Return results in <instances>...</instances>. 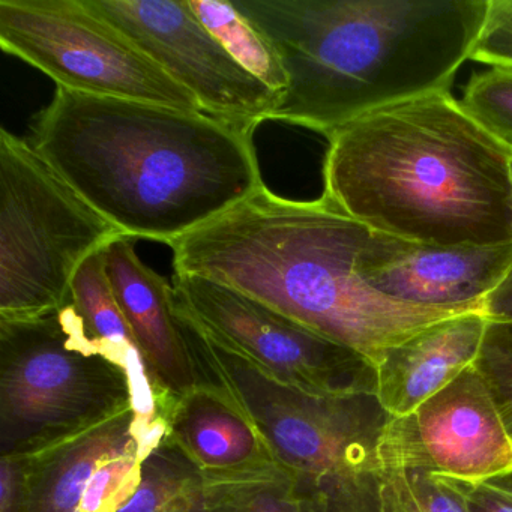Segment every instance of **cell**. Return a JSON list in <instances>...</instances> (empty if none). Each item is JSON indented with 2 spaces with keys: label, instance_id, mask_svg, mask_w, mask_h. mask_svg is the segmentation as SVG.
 Returning a JSON list of instances; mask_svg holds the SVG:
<instances>
[{
  "label": "cell",
  "instance_id": "cell-21",
  "mask_svg": "<svg viewBox=\"0 0 512 512\" xmlns=\"http://www.w3.org/2000/svg\"><path fill=\"white\" fill-rule=\"evenodd\" d=\"M382 512H467L466 488L418 470H385Z\"/></svg>",
  "mask_w": 512,
  "mask_h": 512
},
{
  "label": "cell",
  "instance_id": "cell-12",
  "mask_svg": "<svg viewBox=\"0 0 512 512\" xmlns=\"http://www.w3.org/2000/svg\"><path fill=\"white\" fill-rule=\"evenodd\" d=\"M511 269L512 242L436 247L373 230L358 263L362 280L377 292L431 307L484 308Z\"/></svg>",
  "mask_w": 512,
  "mask_h": 512
},
{
  "label": "cell",
  "instance_id": "cell-25",
  "mask_svg": "<svg viewBox=\"0 0 512 512\" xmlns=\"http://www.w3.org/2000/svg\"><path fill=\"white\" fill-rule=\"evenodd\" d=\"M464 488L467 512H512V473Z\"/></svg>",
  "mask_w": 512,
  "mask_h": 512
},
{
  "label": "cell",
  "instance_id": "cell-4",
  "mask_svg": "<svg viewBox=\"0 0 512 512\" xmlns=\"http://www.w3.org/2000/svg\"><path fill=\"white\" fill-rule=\"evenodd\" d=\"M289 77L271 121L331 137L362 116L449 91L488 0H236Z\"/></svg>",
  "mask_w": 512,
  "mask_h": 512
},
{
  "label": "cell",
  "instance_id": "cell-22",
  "mask_svg": "<svg viewBox=\"0 0 512 512\" xmlns=\"http://www.w3.org/2000/svg\"><path fill=\"white\" fill-rule=\"evenodd\" d=\"M463 109L512 151V68L493 67L472 77L463 100Z\"/></svg>",
  "mask_w": 512,
  "mask_h": 512
},
{
  "label": "cell",
  "instance_id": "cell-16",
  "mask_svg": "<svg viewBox=\"0 0 512 512\" xmlns=\"http://www.w3.org/2000/svg\"><path fill=\"white\" fill-rule=\"evenodd\" d=\"M169 436L203 470L274 460L250 419L208 386L194 385L170 410Z\"/></svg>",
  "mask_w": 512,
  "mask_h": 512
},
{
  "label": "cell",
  "instance_id": "cell-8",
  "mask_svg": "<svg viewBox=\"0 0 512 512\" xmlns=\"http://www.w3.org/2000/svg\"><path fill=\"white\" fill-rule=\"evenodd\" d=\"M0 47L59 88L203 112L190 92L83 0H0Z\"/></svg>",
  "mask_w": 512,
  "mask_h": 512
},
{
  "label": "cell",
  "instance_id": "cell-6",
  "mask_svg": "<svg viewBox=\"0 0 512 512\" xmlns=\"http://www.w3.org/2000/svg\"><path fill=\"white\" fill-rule=\"evenodd\" d=\"M133 407L127 371L73 299L37 319H0V452L34 455Z\"/></svg>",
  "mask_w": 512,
  "mask_h": 512
},
{
  "label": "cell",
  "instance_id": "cell-15",
  "mask_svg": "<svg viewBox=\"0 0 512 512\" xmlns=\"http://www.w3.org/2000/svg\"><path fill=\"white\" fill-rule=\"evenodd\" d=\"M134 448H139L136 413L128 407L109 421L46 451L19 455L20 512L79 511L97 470Z\"/></svg>",
  "mask_w": 512,
  "mask_h": 512
},
{
  "label": "cell",
  "instance_id": "cell-24",
  "mask_svg": "<svg viewBox=\"0 0 512 512\" xmlns=\"http://www.w3.org/2000/svg\"><path fill=\"white\" fill-rule=\"evenodd\" d=\"M470 61L512 68V0H488V13Z\"/></svg>",
  "mask_w": 512,
  "mask_h": 512
},
{
  "label": "cell",
  "instance_id": "cell-23",
  "mask_svg": "<svg viewBox=\"0 0 512 512\" xmlns=\"http://www.w3.org/2000/svg\"><path fill=\"white\" fill-rule=\"evenodd\" d=\"M142 481L139 448L104 463L86 488L77 512H116L136 493Z\"/></svg>",
  "mask_w": 512,
  "mask_h": 512
},
{
  "label": "cell",
  "instance_id": "cell-14",
  "mask_svg": "<svg viewBox=\"0 0 512 512\" xmlns=\"http://www.w3.org/2000/svg\"><path fill=\"white\" fill-rule=\"evenodd\" d=\"M484 311L443 320L386 353L376 368V397L392 418L409 415L478 364Z\"/></svg>",
  "mask_w": 512,
  "mask_h": 512
},
{
  "label": "cell",
  "instance_id": "cell-3",
  "mask_svg": "<svg viewBox=\"0 0 512 512\" xmlns=\"http://www.w3.org/2000/svg\"><path fill=\"white\" fill-rule=\"evenodd\" d=\"M323 196L373 232L436 247L512 242V151L451 92L328 137Z\"/></svg>",
  "mask_w": 512,
  "mask_h": 512
},
{
  "label": "cell",
  "instance_id": "cell-18",
  "mask_svg": "<svg viewBox=\"0 0 512 512\" xmlns=\"http://www.w3.org/2000/svg\"><path fill=\"white\" fill-rule=\"evenodd\" d=\"M203 470L167 434L142 461L136 493L116 512H203Z\"/></svg>",
  "mask_w": 512,
  "mask_h": 512
},
{
  "label": "cell",
  "instance_id": "cell-7",
  "mask_svg": "<svg viewBox=\"0 0 512 512\" xmlns=\"http://www.w3.org/2000/svg\"><path fill=\"white\" fill-rule=\"evenodd\" d=\"M122 236L28 139L0 130V319L61 310L83 262Z\"/></svg>",
  "mask_w": 512,
  "mask_h": 512
},
{
  "label": "cell",
  "instance_id": "cell-19",
  "mask_svg": "<svg viewBox=\"0 0 512 512\" xmlns=\"http://www.w3.org/2000/svg\"><path fill=\"white\" fill-rule=\"evenodd\" d=\"M200 22L242 68L284 95L289 86L280 53L268 35L244 16L233 2L223 0H188Z\"/></svg>",
  "mask_w": 512,
  "mask_h": 512
},
{
  "label": "cell",
  "instance_id": "cell-2",
  "mask_svg": "<svg viewBox=\"0 0 512 512\" xmlns=\"http://www.w3.org/2000/svg\"><path fill=\"white\" fill-rule=\"evenodd\" d=\"M371 229L325 196L284 199L266 185L170 245L178 275L244 293L371 367L424 329L484 308L431 307L389 298L358 272Z\"/></svg>",
  "mask_w": 512,
  "mask_h": 512
},
{
  "label": "cell",
  "instance_id": "cell-10",
  "mask_svg": "<svg viewBox=\"0 0 512 512\" xmlns=\"http://www.w3.org/2000/svg\"><path fill=\"white\" fill-rule=\"evenodd\" d=\"M127 35L203 112L256 130L283 95L242 68L193 13L188 0H83Z\"/></svg>",
  "mask_w": 512,
  "mask_h": 512
},
{
  "label": "cell",
  "instance_id": "cell-11",
  "mask_svg": "<svg viewBox=\"0 0 512 512\" xmlns=\"http://www.w3.org/2000/svg\"><path fill=\"white\" fill-rule=\"evenodd\" d=\"M383 469L418 470L463 484L512 473V436L478 365L400 418L380 439Z\"/></svg>",
  "mask_w": 512,
  "mask_h": 512
},
{
  "label": "cell",
  "instance_id": "cell-20",
  "mask_svg": "<svg viewBox=\"0 0 512 512\" xmlns=\"http://www.w3.org/2000/svg\"><path fill=\"white\" fill-rule=\"evenodd\" d=\"M487 331L478 368L487 379L512 436V269L485 298Z\"/></svg>",
  "mask_w": 512,
  "mask_h": 512
},
{
  "label": "cell",
  "instance_id": "cell-17",
  "mask_svg": "<svg viewBox=\"0 0 512 512\" xmlns=\"http://www.w3.org/2000/svg\"><path fill=\"white\" fill-rule=\"evenodd\" d=\"M203 475V512H313L277 461L209 470Z\"/></svg>",
  "mask_w": 512,
  "mask_h": 512
},
{
  "label": "cell",
  "instance_id": "cell-5",
  "mask_svg": "<svg viewBox=\"0 0 512 512\" xmlns=\"http://www.w3.org/2000/svg\"><path fill=\"white\" fill-rule=\"evenodd\" d=\"M194 385L238 407L313 512H382L380 439L389 415L376 392L319 394L286 385L224 346L175 304Z\"/></svg>",
  "mask_w": 512,
  "mask_h": 512
},
{
  "label": "cell",
  "instance_id": "cell-1",
  "mask_svg": "<svg viewBox=\"0 0 512 512\" xmlns=\"http://www.w3.org/2000/svg\"><path fill=\"white\" fill-rule=\"evenodd\" d=\"M253 128L56 88L29 143L128 238L173 242L265 185Z\"/></svg>",
  "mask_w": 512,
  "mask_h": 512
},
{
  "label": "cell",
  "instance_id": "cell-13",
  "mask_svg": "<svg viewBox=\"0 0 512 512\" xmlns=\"http://www.w3.org/2000/svg\"><path fill=\"white\" fill-rule=\"evenodd\" d=\"M106 271L155 379L167 394L181 397L193 388L194 377L176 325L173 284L140 260L128 236L106 248Z\"/></svg>",
  "mask_w": 512,
  "mask_h": 512
},
{
  "label": "cell",
  "instance_id": "cell-9",
  "mask_svg": "<svg viewBox=\"0 0 512 512\" xmlns=\"http://www.w3.org/2000/svg\"><path fill=\"white\" fill-rule=\"evenodd\" d=\"M172 284L182 313L280 382L319 394L376 392L362 356L274 308L208 278L175 274Z\"/></svg>",
  "mask_w": 512,
  "mask_h": 512
}]
</instances>
